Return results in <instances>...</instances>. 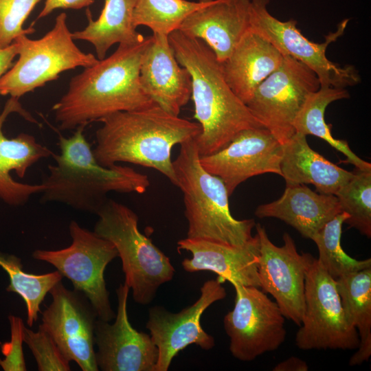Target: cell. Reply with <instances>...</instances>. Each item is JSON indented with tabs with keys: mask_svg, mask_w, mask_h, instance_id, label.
Returning a JSON list of instances; mask_svg holds the SVG:
<instances>
[{
	"mask_svg": "<svg viewBox=\"0 0 371 371\" xmlns=\"http://www.w3.org/2000/svg\"><path fill=\"white\" fill-rule=\"evenodd\" d=\"M152 35L135 44H119L109 57L74 76L67 92L52 107L61 130H71L117 111L156 104L139 80L143 54Z\"/></svg>",
	"mask_w": 371,
	"mask_h": 371,
	"instance_id": "cell-1",
	"label": "cell"
},
{
	"mask_svg": "<svg viewBox=\"0 0 371 371\" xmlns=\"http://www.w3.org/2000/svg\"><path fill=\"white\" fill-rule=\"evenodd\" d=\"M179 63L189 71L194 117L201 131L195 138L200 157L225 147L240 131L264 127L231 89L212 49L179 30L168 36Z\"/></svg>",
	"mask_w": 371,
	"mask_h": 371,
	"instance_id": "cell-2",
	"label": "cell"
},
{
	"mask_svg": "<svg viewBox=\"0 0 371 371\" xmlns=\"http://www.w3.org/2000/svg\"><path fill=\"white\" fill-rule=\"evenodd\" d=\"M98 122L93 149L97 161L104 167L126 162L150 168L175 186L177 181L171 159L172 148L196 138L201 131L197 122L175 115L158 105L117 111Z\"/></svg>",
	"mask_w": 371,
	"mask_h": 371,
	"instance_id": "cell-3",
	"label": "cell"
},
{
	"mask_svg": "<svg viewBox=\"0 0 371 371\" xmlns=\"http://www.w3.org/2000/svg\"><path fill=\"white\" fill-rule=\"evenodd\" d=\"M85 126H78L69 138L59 135L60 153H52L56 164L48 166L41 201L96 214L111 192L144 193L150 186L147 175L128 166L104 167L97 161L83 134Z\"/></svg>",
	"mask_w": 371,
	"mask_h": 371,
	"instance_id": "cell-4",
	"label": "cell"
},
{
	"mask_svg": "<svg viewBox=\"0 0 371 371\" xmlns=\"http://www.w3.org/2000/svg\"><path fill=\"white\" fill-rule=\"evenodd\" d=\"M172 164L177 187L183 195L187 238L231 246L245 245L253 238L254 219L237 220L232 216L225 185L201 166L195 138L180 144Z\"/></svg>",
	"mask_w": 371,
	"mask_h": 371,
	"instance_id": "cell-5",
	"label": "cell"
},
{
	"mask_svg": "<svg viewBox=\"0 0 371 371\" xmlns=\"http://www.w3.org/2000/svg\"><path fill=\"white\" fill-rule=\"evenodd\" d=\"M96 214L93 232L115 247L122 260L124 283L136 303L150 304L159 287L175 273L170 258L138 229V216L126 205L108 199Z\"/></svg>",
	"mask_w": 371,
	"mask_h": 371,
	"instance_id": "cell-6",
	"label": "cell"
},
{
	"mask_svg": "<svg viewBox=\"0 0 371 371\" xmlns=\"http://www.w3.org/2000/svg\"><path fill=\"white\" fill-rule=\"evenodd\" d=\"M62 12L52 29L38 39L22 34L14 41L19 58L0 78V95L19 99L27 93L59 78L67 70L90 67L98 61L91 53H85L75 44Z\"/></svg>",
	"mask_w": 371,
	"mask_h": 371,
	"instance_id": "cell-7",
	"label": "cell"
},
{
	"mask_svg": "<svg viewBox=\"0 0 371 371\" xmlns=\"http://www.w3.org/2000/svg\"><path fill=\"white\" fill-rule=\"evenodd\" d=\"M269 3V0H250V30L269 41L283 56H291L310 68L320 87L346 89L361 82L354 65L341 66L326 56L328 47L344 34L348 19L341 21L335 32L326 35L324 42L314 43L301 33L296 20L282 21L272 16L267 10Z\"/></svg>",
	"mask_w": 371,
	"mask_h": 371,
	"instance_id": "cell-8",
	"label": "cell"
},
{
	"mask_svg": "<svg viewBox=\"0 0 371 371\" xmlns=\"http://www.w3.org/2000/svg\"><path fill=\"white\" fill-rule=\"evenodd\" d=\"M69 230L72 239L69 247L58 250L36 249L32 257L53 265L71 282L74 290L87 298L98 319L110 322L115 314L111 306L104 272L109 263L118 257L117 250L112 243L75 221L70 222Z\"/></svg>",
	"mask_w": 371,
	"mask_h": 371,
	"instance_id": "cell-9",
	"label": "cell"
},
{
	"mask_svg": "<svg viewBox=\"0 0 371 371\" xmlns=\"http://www.w3.org/2000/svg\"><path fill=\"white\" fill-rule=\"evenodd\" d=\"M304 313L295 335L301 350H355L357 330L347 321L335 280L314 258L306 274Z\"/></svg>",
	"mask_w": 371,
	"mask_h": 371,
	"instance_id": "cell-10",
	"label": "cell"
},
{
	"mask_svg": "<svg viewBox=\"0 0 371 371\" xmlns=\"http://www.w3.org/2000/svg\"><path fill=\"white\" fill-rule=\"evenodd\" d=\"M233 309L224 317L232 356L251 361L277 350L285 341V317L276 302L256 286H234Z\"/></svg>",
	"mask_w": 371,
	"mask_h": 371,
	"instance_id": "cell-11",
	"label": "cell"
},
{
	"mask_svg": "<svg viewBox=\"0 0 371 371\" xmlns=\"http://www.w3.org/2000/svg\"><path fill=\"white\" fill-rule=\"evenodd\" d=\"M319 87L318 78L310 68L284 56L280 67L260 84L246 105L283 144L295 133L293 122L306 98Z\"/></svg>",
	"mask_w": 371,
	"mask_h": 371,
	"instance_id": "cell-12",
	"label": "cell"
},
{
	"mask_svg": "<svg viewBox=\"0 0 371 371\" xmlns=\"http://www.w3.org/2000/svg\"><path fill=\"white\" fill-rule=\"evenodd\" d=\"M255 227L260 244V288L275 299L286 319L300 326L304 313L306 277L315 258L309 253L300 254L288 233L284 234V244L279 247L271 241L260 223Z\"/></svg>",
	"mask_w": 371,
	"mask_h": 371,
	"instance_id": "cell-13",
	"label": "cell"
},
{
	"mask_svg": "<svg viewBox=\"0 0 371 371\" xmlns=\"http://www.w3.org/2000/svg\"><path fill=\"white\" fill-rule=\"evenodd\" d=\"M50 304L42 312L41 326L69 361L82 371L99 370L95 359V326L98 317L87 298L67 289L62 281L50 291Z\"/></svg>",
	"mask_w": 371,
	"mask_h": 371,
	"instance_id": "cell-14",
	"label": "cell"
},
{
	"mask_svg": "<svg viewBox=\"0 0 371 371\" xmlns=\"http://www.w3.org/2000/svg\"><path fill=\"white\" fill-rule=\"evenodd\" d=\"M226 295L222 282L216 278L205 282L199 298L179 313L169 312L159 306L149 309L146 327L158 350L154 371H167L172 359L189 345L196 344L205 350L214 346V339L202 328L201 317L212 304Z\"/></svg>",
	"mask_w": 371,
	"mask_h": 371,
	"instance_id": "cell-15",
	"label": "cell"
},
{
	"mask_svg": "<svg viewBox=\"0 0 371 371\" xmlns=\"http://www.w3.org/2000/svg\"><path fill=\"white\" fill-rule=\"evenodd\" d=\"M282 144L265 127L238 133L218 152L200 157L203 168L221 178L230 196L250 177L265 173L282 175Z\"/></svg>",
	"mask_w": 371,
	"mask_h": 371,
	"instance_id": "cell-16",
	"label": "cell"
},
{
	"mask_svg": "<svg viewBox=\"0 0 371 371\" xmlns=\"http://www.w3.org/2000/svg\"><path fill=\"white\" fill-rule=\"evenodd\" d=\"M129 287L120 284L116 290L117 308L115 322L97 319L95 359L102 371H154L158 350L150 335L139 332L131 324L127 313Z\"/></svg>",
	"mask_w": 371,
	"mask_h": 371,
	"instance_id": "cell-17",
	"label": "cell"
},
{
	"mask_svg": "<svg viewBox=\"0 0 371 371\" xmlns=\"http://www.w3.org/2000/svg\"><path fill=\"white\" fill-rule=\"evenodd\" d=\"M12 113H17L31 122H37L16 98L10 97L0 111V199L8 205L19 206L24 205L32 194L43 192L45 186L42 183L31 185L16 181L10 176V171L14 170L18 177L23 178L30 167L42 159L52 157L53 152L27 133L6 137L2 128Z\"/></svg>",
	"mask_w": 371,
	"mask_h": 371,
	"instance_id": "cell-18",
	"label": "cell"
},
{
	"mask_svg": "<svg viewBox=\"0 0 371 371\" xmlns=\"http://www.w3.org/2000/svg\"><path fill=\"white\" fill-rule=\"evenodd\" d=\"M139 80L153 101L172 115H179L191 98L190 73L175 58L168 36L152 35L142 56Z\"/></svg>",
	"mask_w": 371,
	"mask_h": 371,
	"instance_id": "cell-19",
	"label": "cell"
},
{
	"mask_svg": "<svg viewBox=\"0 0 371 371\" xmlns=\"http://www.w3.org/2000/svg\"><path fill=\"white\" fill-rule=\"evenodd\" d=\"M259 246L257 234L243 246L187 237L177 243L179 251L185 250L192 254L191 258L182 261L185 271H210L218 275L217 279L222 283L228 281L233 286L240 284L258 288Z\"/></svg>",
	"mask_w": 371,
	"mask_h": 371,
	"instance_id": "cell-20",
	"label": "cell"
},
{
	"mask_svg": "<svg viewBox=\"0 0 371 371\" xmlns=\"http://www.w3.org/2000/svg\"><path fill=\"white\" fill-rule=\"evenodd\" d=\"M249 26L250 0H210L188 15L179 30L204 41L223 63Z\"/></svg>",
	"mask_w": 371,
	"mask_h": 371,
	"instance_id": "cell-21",
	"label": "cell"
},
{
	"mask_svg": "<svg viewBox=\"0 0 371 371\" xmlns=\"http://www.w3.org/2000/svg\"><path fill=\"white\" fill-rule=\"evenodd\" d=\"M340 212L335 194H321L300 184L286 186L280 198L258 205L255 215L260 218L280 219L295 229L303 237L311 239Z\"/></svg>",
	"mask_w": 371,
	"mask_h": 371,
	"instance_id": "cell-22",
	"label": "cell"
},
{
	"mask_svg": "<svg viewBox=\"0 0 371 371\" xmlns=\"http://www.w3.org/2000/svg\"><path fill=\"white\" fill-rule=\"evenodd\" d=\"M283 58L272 44L249 30L229 57L220 63L225 81L246 104L260 84L280 67Z\"/></svg>",
	"mask_w": 371,
	"mask_h": 371,
	"instance_id": "cell-23",
	"label": "cell"
},
{
	"mask_svg": "<svg viewBox=\"0 0 371 371\" xmlns=\"http://www.w3.org/2000/svg\"><path fill=\"white\" fill-rule=\"evenodd\" d=\"M282 177L286 186L312 184L316 192L335 194L353 176L313 150L306 136L295 132L282 144L280 161Z\"/></svg>",
	"mask_w": 371,
	"mask_h": 371,
	"instance_id": "cell-24",
	"label": "cell"
},
{
	"mask_svg": "<svg viewBox=\"0 0 371 371\" xmlns=\"http://www.w3.org/2000/svg\"><path fill=\"white\" fill-rule=\"evenodd\" d=\"M137 0H104L100 15L93 20L87 10L88 24L85 29L72 32L74 40H82L93 45L97 58L106 57L114 44H135L145 37L137 31L133 15Z\"/></svg>",
	"mask_w": 371,
	"mask_h": 371,
	"instance_id": "cell-25",
	"label": "cell"
},
{
	"mask_svg": "<svg viewBox=\"0 0 371 371\" xmlns=\"http://www.w3.org/2000/svg\"><path fill=\"white\" fill-rule=\"evenodd\" d=\"M335 283L346 318L359 337L349 365L359 366L371 355V267L343 276Z\"/></svg>",
	"mask_w": 371,
	"mask_h": 371,
	"instance_id": "cell-26",
	"label": "cell"
},
{
	"mask_svg": "<svg viewBox=\"0 0 371 371\" xmlns=\"http://www.w3.org/2000/svg\"><path fill=\"white\" fill-rule=\"evenodd\" d=\"M348 98L350 94L346 89L320 87L306 98L294 120V129L295 132L306 136L311 135L326 141L345 155L346 160L341 162L352 164L355 168L363 171H371V164L353 153L347 141L334 138L330 124L325 122L324 115L327 106L333 102Z\"/></svg>",
	"mask_w": 371,
	"mask_h": 371,
	"instance_id": "cell-27",
	"label": "cell"
},
{
	"mask_svg": "<svg viewBox=\"0 0 371 371\" xmlns=\"http://www.w3.org/2000/svg\"><path fill=\"white\" fill-rule=\"evenodd\" d=\"M0 266L9 276L7 291L19 294L27 308V324L32 327L38 319L40 306L47 293L63 276L58 271L45 274H32L23 270L21 259L14 255L0 253Z\"/></svg>",
	"mask_w": 371,
	"mask_h": 371,
	"instance_id": "cell-28",
	"label": "cell"
},
{
	"mask_svg": "<svg viewBox=\"0 0 371 371\" xmlns=\"http://www.w3.org/2000/svg\"><path fill=\"white\" fill-rule=\"evenodd\" d=\"M349 216L340 212L327 222L311 238L318 249L317 260L335 280L343 276L371 267V259L348 256L341 245L342 226Z\"/></svg>",
	"mask_w": 371,
	"mask_h": 371,
	"instance_id": "cell-29",
	"label": "cell"
},
{
	"mask_svg": "<svg viewBox=\"0 0 371 371\" xmlns=\"http://www.w3.org/2000/svg\"><path fill=\"white\" fill-rule=\"evenodd\" d=\"M210 0H137L133 15L135 27L150 28L153 34L168 36L186 18Z\"/></svg>",
	"mask_w": 371,
	"mask_h": 371,
	"instance_id": "cell-30",
	"label": "cell"
},
{
	"mask_svg": "<svg viewBox=\"0 0 371 371\" xmlns=\"http://www.w3.org/2000/svg\"><path fill=\"white\" fill-rule=\"evenodd\" d=\"M345 221L368 238L371 236V171L355 168L352 177L335 194Z\"/></svg>",
	"mask_w": 371,
	"mask_h": 371,
	"instance_id": "cell-31",
	"label": "cell"
},
{
	"mask_svg": "<svg viewBox=\"0 0 371 371\" xmlns=\"http://www.w3.org/2000/svg\"><path fill=\"white\" fill-rule=\"evenodd\" d=\"M23 339L32 351L39 371H69V363L50 335L41 326L34 332L25 326Z\"/></svg>",
	"mask_w": 371,
	"mask_h": 371,
	"instance_id": "cell-32",
	"label": "cell"
},
{
	"mask_svg": "<svg viewBox=\"0 0 371 371\" xmlns=\"http://www.w3.org/2000/svg\"><path fill=\"white\" fill-rule=\"evenodd\" d=\"M41 0H0V48L10 45L22 34L35 31L32 26L23 25Z\"/></svg>",
	"mask_w": 371,
	"mask_h": 371,
	"instance_id": "cell-33",
	"label": "cell"
},
{
	"mask_svg": "<svg viewBox=\"0 0 371 371\" xmlns=\"http://www.w3.org/2000/svg\"><path fill=\"white\" fill-rule=\"evenodd\" d=\"M11 339L1 345V352L5 357L0 359V366L5 371H25L26 365L23 353L22 343L24 324L21 317L10 315Z\"/></svg>",
	"mask_w": 371,
	"mask_h": 371,
	"instance_id": "cell-34",
	"label": "cell"
},
{
	"mask_svg": "<svg viewBox=\"0 0 371 371\" xmlns=\"http://www.w3.org/2000/svg\"><path fill=\"white\" fill-rule=\"evenodd\" d=\"M95 0H46L43 10L39 13L37 19L49 15L56 9H75L78 10L88 7Z\"/></svg>",
	"mask_w": 371,
	"mask_h": 371,
	"instance_id": "cell-35",
	"label": "cell"
},
{
	"mask_svg": "<svg viewBox=\"0 0 371 371\" xmlns=\"http://www.w3.org/2000/svg\"><path fill=\"white\" fill-rule=\"evenodd\" d=\"M18 54V46L15 41L5 48H0V78L13 65V59Z\"/></svg>",
	"mask_w": 371,
	"mask_h": 371,
	"instance_id": "cell-36",
	"label": "cell"
},
{
	"mask_svg": "<svg viewBox=\"0 0 371 371\" xmlns=\"http://www.w3.org/2000/svg\"><path fill=\"white\" fill-rule=\"evenodd\" d=\"M308 366L306 361L297 357H291L278 363L273 371H307Z\"/></svg>",
	"mask_w": 371,
	"mask_h": 371,
	"instance_id": "cell-37",
	"label": "cell"
}]
</instances>
